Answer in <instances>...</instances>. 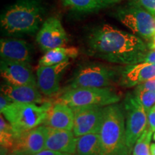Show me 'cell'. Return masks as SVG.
<instances>
[{"instance_id":"cell-10","label":"cell","mask_w":155,"mask_h":155,"mask_svg":"<svg viewBox=\"0 0 155 155\" xmlns=\"http://www.w3.org/2000/svg\"><path fill=\"white\" fill-rule=\"evenodd\" d=\"M39 47L43 52L64 47L68 41L66 32L59 19L50 17L38 31L36 38Z\"/></svg>"},{"instance_id":"cell-28","label":"cell","mask_w":155,"mask_h":155,"mask_svg":"<svg viewBox=\"0 0 155 155\" xmlns=\"http://www.w3.org/2000/svg\"><path fill=\"white\" fill-rule=\"evenodd\" d=\"M141 63L155 64V50L148 51L143 58Z\"/></svg>"},{"instance_id":"cell-3","label":"cell","mask_w":155,"mask_h":155,"mask_svg":"<svg viewBox=\"0 0 155 155\" xmlns=\"http://www.w3.org/2000/svg\"><path fill=\"white\" fill-rule=\"evenodd\" d=\"M102 155H130L126 143L124 113L121 105L116 104L104 107L99 131Z\"/></svg>"},{"instance_id":"cell-23","label":"cell","mask_w":155,"mask_h":155,"mask_svg":"<svg viewBox=\"0 0 155 155\" xmlns=\"http://www.w3.org/2000/svg\"><path fill=\"white\" fill-rule=\"evenodd\" d=\"M153 132L148 128L141 135L134 147L132 155H151L150 142Z\"/></svg>"},{"instance_id":"cell-5","label":"cell","mask_w":155,"mask_h":155,"mask_svg":"<svg viewBox=\"0 0 155 155\" xmlns=\"http://www.w3.org/2000/svg\"><path fill=\"white\" fill-rule=\"evenodd\" d=\"M120 100V94L111 87L77 88L65 90L58 102L63 103L73 108L92 106L105 107L117 104Z\"/></svg>"},{"instance_id":"cell-17","label":"cell","mask_w":155,"mask_h":155,"mask_svg":"<svg viewBox=\"0 0 155 155\" xmlns=\"http://www.w3.org/2000/svg\"><path fill=\"white\" fill-rule=\"evenodd\" d=\"M74 124V113L72 108L61 102L55 103L48 111L44 121L46 127L60 130L71 131Z\"/></svg>"},{"instance_id":"cell-31","label":"cell","mask_w":155,"mask_h":155,"mask_svg":"<svg viewBox=\"0 0 155 155\" xmlns=\"http://www.w3.org/2000/svg\"><path fill=\"white\" fill-rule=\"evenodd\" d=\"M148 48H150L151 50H155V37L153 38V39L148 44Z\"/></svg>"},{"instance_id":"cell-26","label":"cell","mask_w":155,"mask_h":155,"mask_svg":"<svg viewBox=\"0 0 155 155\" xmlns=\"http://www.w3.org/2000/svg\"><path fill=\"white\" fill-rule=\"evenodd\" d=\"M147 119H148L147 128L152 132H155V106H153L147 113Z\"/></svg>"},{"instance_id":"cell-27","label":"cell","mask_w":155,"mask_h":155,"mask_svg":"<svg viewBox=\"0 0 155 155\" xmlns=\"http://www.w3.org/2000/svg\"><path fill=\"white\" fill-rule=\"evenodd\" d=\"M12 103L13 102L12 101L10 98H9L8 97L6 96L3 94H1L0 95V111H1V113Z\"/></svg>"},{"instance_id":"cell-1","label":"cell","mask_w":155,"mask_h":155,"mask_svg":"<svg viewBox=\"0 0 155 155\" xmlns=\"http://www.w3.org/2000/svg\"><path fill=\"white\" fill-rule=\"evenodd\" d=\"M86 44L90 55L122 65L141 63L148 52V46L138 36L108 24L93 28Z\"/></svg>"},{"instance_id":"cell-19","label":"cell","mask_w":155,"mask_h":155,"mask_svg":"<svg viewBox=\"0 0 155 155\" xmlns=\"http://www.w3.org/2000/svg\"><path fill=\"white\" fill-rule=\"evenodd\" d=\"M78 55V49L75 47H61L50 50L39 61V66H52L63 62L69 61L70 58Z\"/></svg>"},{"instance_id":"cell-4","label":"cell","mask_w":155,"mask_h":155,"mask_svg":"<svg viewBox=\"0 0 155 155\" xmlns=\"http://www.w3.org/2000/svg\"><path fill=\"white\" fill-rule=\"evenodd\" d=\"M51 106L50 102H45L40 106L36 104L12 103L1 114L10 124L16 137L44 124Z\"/></svg>"},{"instance_id":"cell-15","label":"cell","mask_w":155,"mask_h":155,"mask_svg":"<svg viewBox=\"0 0 155 155\" xmlns=\"http://www.w3.org/2000/svg\"><path fill=\"white\" fill-rule=\"evenodd\" d=\"M155 78V64L141 63L129 65L120 75V85L126 88L139 86Z\"/></svg>"},{"instance_id":"cell-18","label":"cell","mask_w":155,"mask_h":155,"mask_svg":"<svg viewBox=\"0 0 155 155\" xmlns=\"http://www.w3.org/2000/svg\"><path fill=\"white\" fill-rule=\"evenodd\" d=\"M38 88L35 86H14L5 83L1 86V94L10 98L13 103L42 104L44 99Z\"/></svg>"},{"instance_id":"cell-8","label":"cell","mask_w":155,"mask_h":155,"mask_svg":"<svg viewBox=\"0 0 155 155\" xmlns=\"http://www.w3.org/2000/svg\"><path fill=\"white\" fill-rule=\"evenodd\" d=\"M126 121V143L128 148L132 150L133 147L148 125L147 113L134 95L128 94L124 100Z\"/></svg>"},{"instance_id":"cell-2","label":"cell","mask_w":155,"mask_h":155,"mask_svg":"<svg viewBox=\"0 0 155 155\" xmlns=\"http://www.w3.org/2000/svg\"><path fill=\"white\" fill-rule=\"evenodd\" d=\"M44 16L41 0H17L2 14V31L7 36L33 35L40 30Z\"/></svg>"},{"instance_id":"cell-24","label":"cell","mask_w":155,"mask_h":155,"mask_svg":"<svg viewBox=\"0 0 155 155\" xmlns=\"http://www.w3.org/2000/svg\"><path fill=\"white\" fill-rule=\"evenodd\" d=\"M134 95L137 101L142 105L147 113L155 106V92L145 90L139 86H137L134 91Z\"/></svg>"},{"instance_id":"cell-9","label":"cell","mask_w":155,"mask_h":155,"mask_svg":"<svg viewBox=\"0 0 155 155\" xmlns=\"http://www.w3.org/2000/svg\"><path fill=\"white\" fill-rule=\"evenodd\" d=\"M74 124L73 132L75 137L98 134L101 127L104 107L98 106L73 108Z\"/></svg>"},{"instance_id":"cell-33","label":"cell","mask_w":155,"mask_h":155,"mask_svg":"<svg viewBox=\"0 0 155 155\" xmlns=\"http://www.w3.org/2000/svg\"><path fill=\"white\" fill-rule=\"evenodd\" d=\"M8 155H25V154L19 152H12L10 154H9Z\"/></svg>"},{"instance_id":"cell-13","label":"cell","mask_w":155,"mask_h":155,"mask_svg":"<svg viewBox=\"0 0 155 155\" xmlns=\"http://www.w3.org/2000/svg\"><path fill=\"white\" fill-rule=\"evenodd\" d=\"M70 62H63L52 66H39L37 70V83L39 90L46 96L55 95L60 91V81Z\"/></svg>"},{"instance_id":"cell-21","label":"cell","mask_w":155,"mask_h":155,"mask_svg":"<svg viewBox=\"0 0 155 155\" xmlns=\"http://www.w3.org/2000/svg\"><path fill=\"white\" fill-rule=\"evenodd\" d=\"M76 155H102L99 134H89L78 137Z\"/></svg>"},{"instance_id":"cell-12","label":"cell","mask_w":155,"mask_h":155,"mask_svg":"<svg viewBox=\"0 0 155 155\" xmlns=\"http://www.w3.org/2000/svg\"><path fill=\"white\" fill-rule=\"evenodd\" d=\"M48 127L45 125L21 133L15 137L12 152H19L25 155H36L45 150Z\"/></svg>"},{"instance_id":"cell-22","label":"cell","mask_w":155,"mask_h":155,"mask_svg":"<svg viewBox=\"0 0 155 155\" xmlns=\"http://www.w3.org/2000/svg\"><path fill=\"white\" fill-rule=\"evenodd\" d=\"M15 132L9 122L2 114L0 116V144L3 150H12L15 143Z\"/></svg>"},{"instance_id":"cell-14","label":"cell","mask_w":155,"mask_h":155,"mask_svg":"<svg viewBox=\"0 0 155 155\" xmlns=\"http://www.w3.org/2000/svg\"><path fill=\"white\" fill-rule=\"evenodd\" d=\"M2 59L30 64L32 49L28 42L22 39L5 38L0 41Z\"/></svg>"},{"instance_id":"cell-35","label":"cell","mask_w":155,"mask_h":155,"mask_svg":"<svg viewBox=\"0 0 155 155\" xmlns=\"http://www.w3.org/2000/svg\"><path fill=\"white\" fill-rule=\"evenodd\" d=\"M114 2H116V1H118V0H114Z\"/></svg>"},{"instance_id":"cell-7","label":"cell","mask_w":155,"mask_h":155,"mask_svg":"<svg viewBox=\"0 0 155 155\" xmlns=\"http://www.w3.org/2000/svg\"><path fill=\"white\" fill-rule=\"evenodd\" d=\"M117 77V71L108 65L97 63L83 64L75 72L67 89L106 88L113 84Z\"/></svg>"},{"instance_id":"cell-34","label":"cell","mask_w":155,"mask_h":155,"mask_svg":"<svg viewBox=\"0 0 155 155\" xmlns=\"http://www.w3.org/2000/svg\"><path fill=\"white\" fill-rule=\"evenodd\" d=\"M153 138H154V140L155 141V132L154 134V136H153Z\"/></svg>"},{"instance_id":"cell-11","label":"cell","mask_w":155,"mask_h":155,"mask_svg":"<svg viewBox=\"0 0 155 155\" xmlns=\"http://www.w3.org/2000/svg\"><path fill=\"white\" fill-rule=\"evenodd\" d=\"M0 72L6 83L11 85L38 87L35 76L29 63L2 59Z\"/></svg>"},{"instance_id":"cell-25","label":"cell","mask_w":155,"mask_h":155,"mask_svg":"<svg viewBox=\"0 0 155 155\" xmlns=\"http://www.w3.org/2000/svg\"><path fill=\"white\" fill-rule=\"evenodd\" d=\"M137 2L155 17V0H137Z\"/></svg>"},{"instance_id":"cell-16","label":"cell","mask_w":155,"mask_h":155,"mask_svg":"<svg viewBox=\"0 0 155 155\" xmlns=\"http://www.w3.org/2000/svg\"><path fill=\"white\" fill-rule=\"evenodd\" d=\"M76 147L77 138L72 131L48 127L45 150L75 155Z\"/></svg>"},{"instance_id":"cell-20","label":"cell","mask_w":155,"mask_h":155,"mask_svg":"<svg viewBox=\"0 0 155 155\" xmlns=\"http://www.w3.org/2000/svg\"><path fill=\"white\" fill-rule=\"evenodd\" d=\"M61 2L67 8L81 13L101 10L115 2L114 0H61Z\"/></svg>"},{"instance_id":"cell-32","label":"cell","mask_w":155,"mask_h":155,"mask_svg":"<svg viewBox=\"0 0 155 155\" xmlns=\"http://www.w3.org/2000/svg\"><path fill=\"white\" fill-rule=\"evenodd\" d=\"M150 152H151V155H155V144L154 143L151 144Z\"/></svg>"},{"instance_id":"cell-29","label":"cell","mask_w":155,"mask_h":155,"mask_svg":"<svg viewBox=\"0 0 155 155\" xmlns=\"http://www.w3.org/2000/svg\"><path fill=\"white\" fill-rule=\"evenodd\" d=\"M140 88H144L145 90H148L152 92H155V78L151 79L150 81H147L146 82H144L142 84L139 85Z\"/></svg>"},{"instance_id":"cell-30","label":"cell","mask_w":155,"mask_h":155,"mask_svg":"<svg viewBox=\"0 0 155 155\" xmlns=\"http://www.w3.org/2000/svg\"><path fill=\"white\" fill-rule=\"evenodd\" d=\"M36 155H73V154H66V153H63V152H54V151L51 150H44L42 152H39L38 154Z\"/></svg>"},{"instance_id":"cell-6","label":"cell","mask_w":155,"mask_h":155,"mask_svg":"<svg viewBox=\"0 0 155 155\" xmlns=\"http://www.w3.org/2000/svg\"><path fill=\"white\" fill-rule=\"evenodd\" d=\"M114 17L139 38L152 40L155 37V17L137 0H131L124 7L118 9Z\"/></svg>"}]
</instances>
